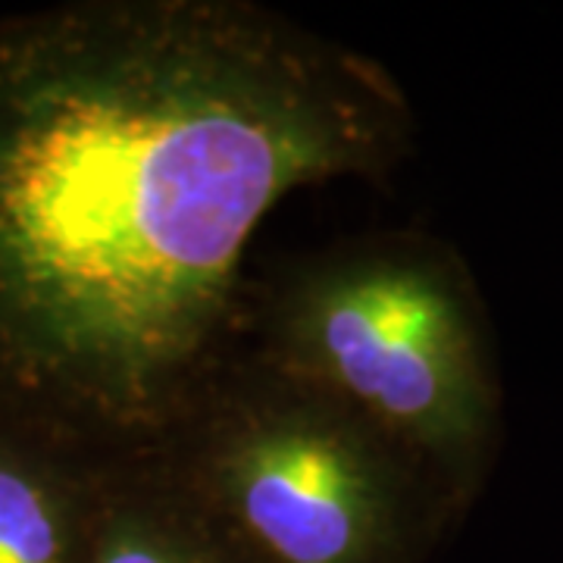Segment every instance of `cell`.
Returning a JSON list of instances; mask_svg holds the SVG:
<instances>
[{
	"instance_id": "cell-1",
	"label": "cell",
	"mask_w": 563,
	"mask_h": 563,
	"mask_svg": "<svg viewBox=\"0 0 563 563\" xmlns=\"http://www.w3.org/2000/svg\"><path fill=\"white\" fill-rule=\"evenodd\" d=\"M413 132L383 60L254 0L0 20V420L154 454L244 351L269 210L391 179Z\"/></svg>"
},
{
	"instance_id": "cell-2",
	"label": "cell",
	"mask_w": 563,
	"mask_h": 563,
	"mask_svg": "<svg viewBox=\"0 0 563 563\" xmlns=\"http://www.w3.org/2000/svg\"><path fill=\"white\" fill-rule=\"evenodd\" d=\"M244 351L369 422L461 517L498 444L501 391L476 282L420 229L310 251L251 285Z\"/></svg>"
},
{
	"instance_id": "cell-3",
	"label": "cell",
	"mask_w": 563,
	"mask_h": 563,
	"mask_svg": "<svg viewBox=\"0 0 563 563\" xmlns=\"http://www.w3.org/2000/svg\"><path fill=\"white\" fill-rule=\"evenodd\" d=\"M147 457L244 563H417L457 517L398 444L247 351Z\"/></svg>"
},
{
	"instance_id": "cell-4",
	"label": "cell",
	"mask_w": 563,
	"mask_h": 563,
	"mask_svg": "<svg viewBox=\"0 0 563 563\" xmlns=\"http://www.w3.org/2000/svg\"><path fill=\"white\" fill-rule=\"evenodd\" d=\"M110 466L0 420V563H88Z\"/></svg>"
},
{
	"instance_id": "cell-5",
	"label": "cell",
	"mask_w": 563,
	"mask_h": 563,
	"mask_svg": "<svg viewBox=\"0 0 563 563\" xmlns=\"http://www.w3.org/2000/svg\"><path fill=\"white\" fill-rule=\"evenodd\" d=\"M88 563H244L151 457L110 466Z\"/></svg>"
}]
</instances>
